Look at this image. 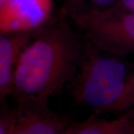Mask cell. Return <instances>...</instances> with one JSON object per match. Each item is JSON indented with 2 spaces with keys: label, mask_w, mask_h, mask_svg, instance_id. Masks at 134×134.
Masks as SVG:
<instances>
[{
  "label": "cell",
  "mask_w": 134,
  "mask_h": 134,
  "mask_svg": "<svg viewBox=\"0 0 134 134\" xmlns=\"http://www.w3.org/2000/svg\"><path fill=\"white\" fill-rule=\"evenodd\" d=\"M134 106V74L128 79L125 92L107 111H120Z\"/></svg>",
  "instance_id": "8"
},
{
  "label": "cell",
  "mask_w": 134,
  "mask_h": 134,
  "mask_svg": "<svg viewBox=\"0 0 134 134\" xmlns=\"http://www.w3.org/2000/svg\"><path fill=\"white\" fill-rule=\"evenodd\" d=\"M81 37L61 16L37 29L16 64L11 95L48 99L76 74L84 45Z\"/></svg>",
  "instance_id": "1"
},
{
  "label": "cell",
  "mask_w": 134,
  "mask_h": 134,
  "mask_svg": "<svg viewBox=\"0 0 134 134\" xmlns=\"http://www.w3.org/2000/svg\"><path fill=\"white\" fill-rule=\"evenodd\" d=\"M6 0H0V8L3 5V4L5 3V2Z\"/></svg>",
  "instance_id": "11"
},
{
  "label": "cell",
  "mask_w": 134,
  "mask_h": 134,
  "mask_svg": "<svg viewBox=\"0 0 134 134\" xmlns=\"http://www.w3.org/2000/svg\"><path fill=\"white\" fill-rule=\"evenodd\" d=\"M119 8L134 13V0H119Z\"/></svg>",
  "instance_id": "9"
},
{
  "label": "cell",
  "mask_w": 134,
  "mask_h": 134,
  "mask_svg": "<svg viewBox=\"0 0 134 134\" xmlns=\"http://www.w3.org/2000/svg\"><path fill=\"white\" fill-rule=\"evenodd\" d=\"M69 19L101 51L123 55L134 52V13L115 6L87 10Z\"/></svg>",
  "instance_id": "3"
},
{
  "label": "cell",
  "mask_w": 134,
  "mask_h": 134,
  "mask_svg": "<svg viewBox=\"0 0 134 134\" xmlns=\"http://www.w3.org/2000/svg\"><path fill=\"white\" fill-rule=\"evenodd\" d=\"M84 39L81 58L71 81L72 92L77 102L95 109L94 115H98L114 105L125 92L128 81L127 68Z\"/></svg>",
  "instance_id": "2"
},
{
  "label": "cell",
  "mask_w": 134,
  "mask_h": 134,
  "mask_svg": "<svg viewBox=\"0 0 134 134\" xmlns=\"http://www.w3.org/2000/svg\"><path fill=\"white\" fill-rule=\"evenodd\" d=\"M53 0H6L0 8V32L34 31L52 18Z\"/></svg>",
  "instance_id": "5"
},
{
  "label": "cell",
  "mask_w": 134,
  "mask_h": 134,
  "mask_svg": "<svg viewBox=\"0 0 134 134\" xmlns=\"http://www.w3.org/2000/svg\"><path fill=\"white\" fill-rule=\"evenodd\" d=\"M131 133L130 115L113 121L97 119L92 115L82 122H72L63 134H115Z\"/></svg>",
  "instance_id": "7"
},
{
  "label": "cell",
  "mask_w": 134,
  "mask_h": 134,
  "mask_svg": "<svg viewBox=\"0 0 134 134\" xmlns=\"http://www.w3.org/2000/svg\"><path fill=\"white\" fill-rule=\"evenodd\" d=\"M16 102L2 113L8 134H63L72 123L49 108L48 99L32 97Z\"/></svg>",
  "instance_id": "4"
},
{
  "label": "cell",
  "mask_w": 134,
  "mask_h": 134,
  "mask_svg": "<svg viewBox=\"0 0 134 134\" xmlns=\"http://www.w3.org/2000/svg\"><path fill=\"white\" fill-rule=\"evenodd\" d=\"M34 31L0 32V104L12 93L17 60Z\"/></svg>",
  "instance_id": "6"
},
{
  "label": "cell",
  "mask_w": 134,
  "mask_h": 134,
  "mask_svg": "<svg viewBox=\"0 0 134 134\" xmlns=\"http://www.w3.org/2000/svg\"><path fill=\"white\" fill-rule=\"evenodd\" d=\"M8 133V127L2 113H0V134Z\"/></svg>",
  "instance_id": "10"
}]
</instances>
